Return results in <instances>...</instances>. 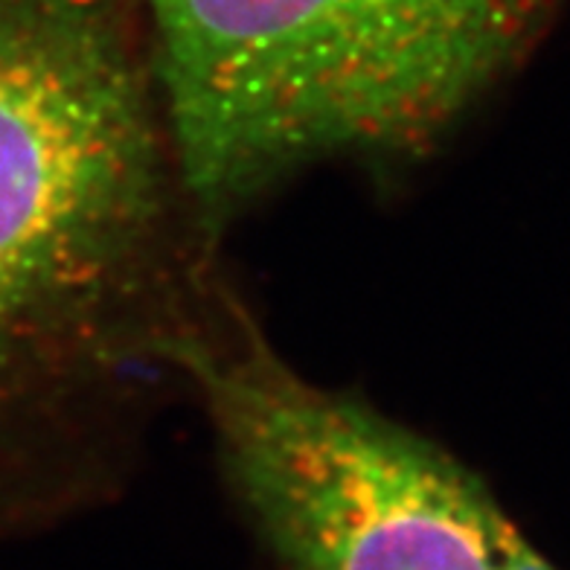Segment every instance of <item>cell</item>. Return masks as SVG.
<instances>
[{"label":"cell","mask_w":570,"mask_h":570,"mask_svg":"<svg viewBox=\"0 0 570 570\" xmlns=\"http://www.w3.org/2000/svg\"><path fill=\"white\" fill-rule=\"evenodd\" d=\"M189 210L135 0H0V535L61 492V440L196 317Z\"/></svg>","instance_id":"1"},{"label":"cell","mask_w":570,"mask_h":570,"mask_svg":"<svg viewBox=\"0 0 570 570\" xmlns=\"http://www.w3.org/2000/svg\"><path fill=\"white\" fill-rule=\"evenodd\" d=\"M204 242L326 160L407 158L510 73L564 0H135Z\"/></svg>","instance_id":"2"},{"label":"cell","mask_w":570,"mask_h":570,"mask_svg":"<svg viewBox=\"0 0 570 570\" xmlns=\"http://www.w3.org/2000/svg\"><path fill=\"white\" fill-rule=\"evenodd\" d=\"M279 570H559L449 451L308 382L207 292L173 353Z\"/></svg>","instance_id":"3"}]
</instances>
